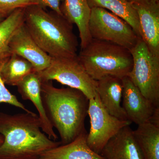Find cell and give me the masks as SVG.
Wrapping results in <instances>:
<instances>
[{"label": "cell", "mask_w": 159, "mask_h": 159, "mask_svg": "<svg viewBox=\"0 0 159 159\" xmlns=\"http://www.w3.org/2000/svg\"><path fill=\"white\" fill-rule=\"evenodd\" d=\"M41 95L47 116L58 131L61 145L68 144L85 130L89 99L71 88H57L52 81L42 82Z\"/></svg>", "instance_id": "obj_2"}, {"label": "cell", "mask_w": 159, "mask_h": 159, "mask_svg": "<svg viewBox=\"0 0 159 159\" xmlns=\"http://www.w3.org/2000/svg\"><path fill=\"white\" fill-rule=\"evenodd\" d=\"M34 71L33 66L28 60L17 54H11L2 67L0 75L5 84L17 86L25 77Z\"/></svg>", "instance_id": "obj_18"}, {"label": "cell", "mask_w": 159, "mask_h": 159, "mask_svg": "<svg viewBox=\"0 0 159 159\" xmlns=\"http://www.w3.org/2000/svg\"><path fill=\"white\" fill-rule=\"evenodd\" d=\"M6 18V16H4L0 14V23L2 22L3 20H4Z\"/></svg>", "instance_id": "obj_25"}, {"label": "cell", "mask_w": 159, "mask_h": 159, "mask_svg": "<svg viewBox=\"0 0 159 159\" xmlns=\"http://www.w3.org/2000/svg\"><path fill=\"white\" fill-rule=\"evenodd\" d=\"M38 73L42 82L56 80L80 91L89 99L97 94V81L88 74L77 57H51L49 66Z\"/></svg>", "instance_id": "obj_7"}, {"label": "cell", "mask_w": 159, "mask_h": 159, "mask_svg": "<svg viewBox=\"0 0 159 159\" xmlns=\"http://www.w3.org/2000/svg\"><path fill=\"white\" fill-rule=\"evenodd\" d=\"M11 54L0 57V72L3 65ZM6 103L22 109L25 112L33 113V112L26 108L25 106L18 100L17 97L11 94L6 87L0 75V103Z\"/></svg>", "instance_id": "obj_21"}, {"label": "cell", "mask_w": 159, "mask_h": 159, "mask_svg": "<svg viewBox=\"0 0 159 159\" xmlns=\"http://www.w3.org/2000/svg\"><path fill=\"white\" fill-rule=\"evenodd\" d=\"M61 5L63 17L77 26L80 40V49H83L92 41L89 30L91 9L87 0H64Z\"/></svg>", "instance_id": "obj_15"}, {"label": "cell", "mask_w": 159, "mask_h": 159, "mask_svg": "<svg viewBox=\"0 0 159 159\" xmlns=\"http://www.w3.org/2000/svg\"><path fill=\"white\" fill-rule=\"evenodd\" d=\"M129 2H132V1H135V0H127Z\"/></svg>", "instance_id": "obj_26"}, {"label": "cell", "mask_w": 159, "mask_h": 159, "mask_svg": "<svg viewBox=\"0 0 159 159\" xmlns=\"http://www.w3.org/2000/svg\"><path fill=\"white\" fill-rule=\"evenodd\" d=\"M24 25L38 45L50 57H77L78 42L73 25L62 16L32 5L25 9Z\"/></svg>", "instance_id": "obj_3"}, {"label": "cell", "mask_w": 159, "mask_h": 159, "mask_svg": "<svg viewBox=\"0 0 159 159\" xmlns=\"http://www.w3.org/2000/svg\"><path fill=\"white\" fill-rule=\"evenodd\" d=\"M9 48L11 54H17L31 63L38 73L50 65L51 57L38 45L24 24L11 38Z\"/></svg>", "instance_id": "obj_11"}, {"label": "cell", "mask_w": 159, "mask_h": 159, "mask_svg": "<svg viewBox=\"0 0 159 159\" xmlns=\"http://www.w3.org/2000/svg\"><path fill=\"white\" fill-rule=\"evenodd\" d=\"M129 2L138 14L141 38L151 53L159 57V0Z\"/></svg>", "instance_id": "obj_9"}, {"label": "cell", "mask_w": 159, "mask_h": 159, "mask_svg": "<svg viewBox=\"0 0 159 159\" xmlns=\"http://www.w3.org/2000/svg\"><path fill=\"white\" fill-rule=\"evenodd\" d=\"M133 131L145 159H159V127L146 122Z\"/></svg>", "instance_id": "obj_19"}, {"label": "cell", "mask_w": 159, "mask_h": 159, "mask_svg": "<svg viewBox=\"0 0 159 159\" xmlns=\"http://www.w3.org/2000/svg\"><path fill=\"white\" fill-rule=\"evenodd\" d=\"M25 9H16L0 23V57L11 54L9 42L18 29L24 24Z\"/></svg>", "instance_id": "obj_20"}, {"label": "cell", "mask_w": 159, "mask_h": 159, "mask_svg": "<svg viewBox=\"0 0 159 159\" xmlns=\"http://www.w3.org/2000/svg\"><path fill=\"white\" fill-rule=\"evenodd\" d=\"M42 81L36 71L25 77L17 85L18 91L24 100H29L34 104L39 113L42 130L54 141L58 139L54 127L47 116L41 95Z\"/></svg>", "instance_id": "obj_13"}, {"label": "cell", "mask_w": 159, "mask_h": 159, "mask_svg": "<svg viewBox=\"0 0 159 159\" xmlns=\"http://www.w3.org/2000/svg\"><path fill=\"white\" fill-rule=\"evenodd\" d=\"M37 5L34 0H0V14L7 17L16 9Z\"/></svg>", "instance_id": "obj_22"}, {"label": "cell", "mask_w": 159, "mask_h": 159, "mask_svg": "<svg viewBox=\"0 0 159 159\" xmlns=\"http://www.w3.org/2000/svg\"><path fill=\"white\" fill-rule=\"evenodd\" d=\"M77 59L92 79L107 76L123 78L132 68L133 58L129 49L116 44L92 39L77 54Z\"/></svg>", "instance_id": "obj_4"}, {"label": "cell", "mask_w": 159, "mask_h": 159, "mask_svg": "<svg viewBox=\"0 0 159 159\" xmlns=\"http://www.w3.org/2000/svg\"><path fill=\"white\" fill-rule=\"evenodd\" d=\"M88 115L90 129L87 142L90 148L100 154L107 142L122 128L130 125V121L120 120L111 115L102 105L97 93L89 99Z\"/></svg>", "instance_id": "obj_8"}, {"label": "cell", "mask_w": 159, "mask_h": 159, "mask_svg": "<svg viewBox=\"0 0 159 159\" xmlns=\"http://www.w3.org/2000/svg\"><path fill=\"white\" fill-rule=\"evenodd\" d=\"M97 81L96 92L107 111L120 120H128L121 104L123 90L122 78L108 76Z\"/></svg>", "instance_id": "obj_14"}, {"label": "cell", "mask_w": 159, "mask_h": 159, "mask_svg": "<svg viewBox=\"0 0 159 159\" xmlns=\"http://www.w3.org/2000/svg\"><path fill=\"white\" fill-rule=\"evenodd\" d=\"M123 90L122 107L129 121L139 125L150 122L157 109L128 77L122 78Z\"/></svg>", "instance_id": "obj_10"}, {"label": "cell", "mask_w": 159, "mask_h": 159, "mask_svg": "<svg viewBox=\"0 0 159 159\" xmlns=\"http://www.w3.org/2000/svg\"><path fill=\"white\" fill-rule=\"evenodd\" d=\"M87 134L85 129L74 141L46 152L39 159H106L90 148L87 142Z\"/></svg>", "instance_id": "obj_16"}, {"label": "cell", "mask_w": 159, "mask_h": 159, "mask_svg": "<svg viewBox=\"0 0 159 159\" xmlns=\"http://www.w3.org/2000/svg\"><path fill=\"white\" fill-rule=\"evenodd\" d=\"M91 8H101L110 10L111 12L124 20L141 38L139 17L135 9L127 0H87Z\"/></svg>", "instance_id": "obj_17"}, {"label": "cell", "mask_w": 159, "mask_h": 159, "mask_svg": "<svg viewBox=\"0 0 159 159\" xmlns=\"http://www.w3.org/2000/svg\"><path fill=\"white\" fill-rule=\"evenodd\" d=\"M100 154L106 159H145L130 125L120 129Z\"/></svg>", "instance_id": "obj_12"}, {"label": "cell", "mask_w": 159, "mask_h": 159, "mask_svg": "<svg viewBox=\"0 0 159 159\" xmlns=\"http://www.w3.org/2000/svg\"><path fill=\"white\" fill-rule=\"evenodd\" d=\"M0 159H39L48 151L61 145L42 130L36 114L0 113Z\"/></svg>", "instance_id": "obj_1"}, {"label": "cell", "mask_w": 159, "mask_h": 159, "mask_svg": "<svg viewBox=\"0 0 159 159\" xmlns=\"http://www.w3.org/2000/svg\"><path fill=\"white\" fill-rule=\"evenodd\" d=\"M37 3V6L45 9L47 8H50L54 12L62 16V12L61 10V2L64 0H34Z\"/></svg>", "instance_id": "obj_23"}, {"label": "cell", "mask_w": 159, "mask_h": 159, "mask_svg": "<svg viewBox=\"0 0 159 159\" xmlns=\"http://www.w3.org/2000/svg\"><path fill=\"white\" fill-rule=\"evenodd\" d=\"M89 30L92 39L113 43L129 51L141 38L127 22L101 8H91Z\"/></svg>", "instance_id": "obj_6"}, {"label": "cell", "mask_w": 159, "mask_h": 159, "mask_svg": "<svg viewBox=\"0 0 159 159\" xmlns=\"http://www.w3.org/2000/svg\"><path fill=\"white\" fill-rule=\"evenodd\" d=\"M130 51L133 64L127 77L144 97L159 107V57L151 53L142 38Z\"/></svg>", "instance_id": "obj_5"}, {"label": "cell", "mask_w": 159, "mask_h": 159, "mask_svg": "<svg viewBox=\"0 0 159 159\" xmlns=\"http://www.w3.org/2000/svg\"><path fill=\"white\" fill-rule=\"evenodd\" d=\"M4 137L2 135L0 134V145H2L4 142Z\"/></svg>", "instance_id": "obj_24"}]
</instances>
